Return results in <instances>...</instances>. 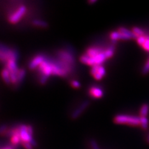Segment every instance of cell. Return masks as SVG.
I'll list each match as a JSON object with an SVG mask.
<instances>
[{
	"label": "cell",
	"instance_id": "7a4b0ae2",
	"mask_svg": "<svg viewBox=\"0 0 149 149\" xmlns=\"http://www.w3.org/2000/svg\"><path fill=\"white\" fill-rule=\"evenodd\" d=\"M21 143H31L34 147L37 146V143L33 138L34 129L31 125L20 124L18 125Z\"/></svg>",
	"mask_w": 149,
	"mask_h": 149
},
{
	"label": "cell",
	"instance_id": "8fae6325",
	"mask_svg": "<svg viewBox=\"0 0 149 149\" xmlns=\"http://www.w3.org/2000/svg\"><path fill=\"white\" fill-rule=\"evenodd\" d=\"M6 68L8 70L10 73L17 74L20 68H19L16 60H9L5 64Z\"/></svg>",
	"mask_w": 149,
	"mask_h": 149
},
{
	"label": "cell",
	"instance_id": "4fadbf2b",
	"mask_svg": "<svg viewBox=\"0 0 149 149\" xmlns=\"http://www.w3.org/2000/svg\"><path fill=\"white\" fill-rule=\"evenodd\" d=\"M110 38L113 41H116L118 40H128L130 38L122 32L118 31H113L110 34Z\"/></svg>",
	"mask_w": 149,
	"mask_h": 149
},
{
	"label": "cell",
	"instance_id": "7402d4cb",
	"mask_svg": "<svg viewBox=\"0 0 149 149\" xmlns=\"http://www.w3.org/2000/svg\"><path fill=\"white\" fill-rule=\"evenodd\" d=\"M70 85L73 88H75V89H78L81 87V83L77 80H73L70 81Z\"/></svg>",
	"mask_w": 149,
	"mask_h": 149
},
{
	"label": "cell",
	"instance_id": "e0dca14e",
	"mask_svg": "<svg viewBox=\"0 0 149 149\" xmlns=\"http://www.w3.org/2000/svg\"><path fill=\"white\" fill-rule=\"evenodd\" d=\"M119 32H122V33L127 35V36H129L130 39H133V38H137L136 36L134 35V34L133 33L132 31H130L129 30H128L127 29H126V28L125 27H120L119 30H118Z\"/></svg>",
	"mask_w": 149,
	"mask_h": 149
},
{
	"label": "cell",
	"instance_id": "4316f807",
	"mask_svg": "<svg viewBox=\"0 0 149 149\" xmlns=\"http://www.w3.org/2000/svg\"><path fill=\"white\" fill-rule=\"evenodd\" d=\"M21 144L25 149H34L33 146H32L31 143L23 142V143H21Z\"/></svg>",
	"mask_w": 149,
	"mask_h": 149
},
{
	"label": "cell",
	"instance_id": "3957f363",
	"mask_svg": "<svg viewBox=\"0 0 149 149\" xmlns=\"http://www.w3.org/2000/svg\"><path fill=\"white\" fill-rule=\"evenodd\" d=\"M106 59L107 58L104 54V50L93 57H88L85 54H83L80 57V60L81 63L90 65L92 67L95 66V65H101Z\"/></svg>",
	"mask_w": 149,
	"mask_h": 149
},
{
	"label": "cell",
	"instance_id": "9c48e42d",
	"mask_svg": "<svg viewBox=\"0 0 149 149\" xmlns=\"http://www.w3.org/2000/svg\"><path fill=\"white\" fill-rule=\"evenodd\" d=\"M90 102L88 101H85L83 102L78 108L75 109V110H74V111L72 114V118L73 119H76L80 117V116L85 111V110L88 108Z\"/></svg>",
	"mask_w": 149,
	"mask_h": 149
},
{
	"label": "cell",
	"instance_id": "ffe728a7",
	"mask_svg": "<svg viewBox=\"0 0 149 149\" xmlns=\"http://www.w3.org/2000/svg\"><path fill=\"white\" fill-rule=\"evenodd\" d=\"M141 121V125L143 129L146 130L148 129V120L147 117H141L140 118Z\"/></svg>",
	"mask_w": 149,
	"mask_h": 149
},
{
	"label": "cell",
	"instance_id": "5bb4252c",
	"mask_svg": "<svg viewBox=\"0 0 149 149\" xmlns=\"http://www.w3.org/2000/svg\"><path fill=\"white\" fill-rule=\"evenodd\" d=\"M1 76L3 80L4 81V83L6 84V85H11L10 72H9V70L6 67L4 68L1 70Z\"/></svg>",
	"mask_w": 149,
	"mask_h": 149
},
{
	"label": "cell",
	"instance_id": "484cf974",
	"mask_svg": "<svg viewBox=\"0 0 149 149\" xmlns=\"http://www.w3.org/2000/svg\"><path fill=\"white\" fill-rule=\"evenodd\" d=\"M149 72V59L147 60V62L146 63L145 65L142 69V73L143 74H147Z\"/></svg>",
	"mask_w": 149,
	"mask_h": 149
},
{
	"label": "cell",
	"instance_id": "ba28073f",
	"mask_svg": "<svg viewBox=\"0 0 149 149\" xmlns=\"http://www.w3.org/2000/svg\"><path fill=\"white\" fill-rule=\"evenodd\" d=\"M90 73L97 80H101L106 74L105 68L102 65H95L92 67Z\"/></svg>",
	"mask_w": 149,
	"mask_h": 149
},
{
	"label": "cell",
	"instance_id": "8992f818",
	"mask_svg": "<svg viewBox=\"0 0 149 149\" xmlns=\"http://www.w3.org/2000/svg\"><path fill=\"white\" fill-rule=\"evenodd\" d=\"M27 12V8L24 4H21L17 6L15 10L11 11L9 13L8 16V21L13 24H17L19 22L22 18L25 16Z\"/></svg>",
	"mask_w": 149,
	"mask_h": 149
},
{
	"label": "cell",
	"instance_id": "ac0fdd59",
	"mask_svg": "<svg viewBox=\"0 0 149 149\" xmlns=\"http://www.w3.org/2000/svg\"><path fill=\"white\" fill-rule=\"evenodd\" d=\"M148 111H149V106L147 104H143L141 108V111H140L141 117H147Z\"/></svg>",
	"mask_w": 149,
	"mask_h": 149
},
{
	"label": "cell",
	"instance_id": "83f0119b",
	"mask_svg": "<svg viewBox=\"0 0 149 149\" xmlns=\"http://www.w3.org/2000/svg\"><path fill=\"white\" fill-rule=\"evenodd\" d=\"M142 47L146 50L149 51V39H146L145 43L142 45Z\"/></svg>",
	"mask_w": 149,
	"mask_h": 149
},
{
	"label": "cell",
	"instance_id": "6da1fadb",
	"mask_svg": "<svg viewBox=\"0 0 149 149\" xmlns=\"http://www.w3.org/2000/svg\"><path fill=\"white\" fill-rule=\"evenodd\" d=\"M19 57V54L17 50L0 43V63L6 64L9 60L17 61Z\"/></svg>",
	"mask_w": 149,
	"mask_h": 149
},
{
	"label": "cell",
	"instance_id": "f546056e",
	"mask_svg": "<svg viewBox=\"0 0 149 149\" xmlns=\"http://www.w3.org/2000/svg\"><path fill=\"white\" fill-rule=\"evenodd\" d=\"M147 143L149 144V134H148V136H147Z\"/></svg>",
	"mask_w": 149,
	"mask_h": 149
},
{
	"label": "cell",
	"instance_id": "277c9868",
	"mask_svg": "<svg viewBox=\"0 0 149 149\" xmlns=\"http://www.w3.org/2000/svg\"><path fill=\"white\" fill-rule=\"evenodd\" d=\"M114 122L118 124H127L132 126H138L141 125L140 118L137 116L126 114H119L114 118Z\"/></svg>",
	"mask_w": 149,
	"mask_h": 149
},
{
	"label": "cell",
	"instance_id": "d4e9b609",
	"mask_svg": "<svg viewBox=\"0 0 149 149\" xmlns=\"http://www.w3.org/2000/svg\"><path fill=\"white\" fill-rule=\"evenodd\" d=\"M90 144L91 149H100L98 146V144H97L95 140H91Z\"/></svg>",
	"mask_w": 149,
	"mask_h": 149
},
{
	"label": "cell",
	"instance_id": "9a60e30c",
	"mask_svg": "<svg viewBox=\"0 0 149 149\" xmlns=\"http://www.w3.org/2000/svg\"><path fill=\"white\" fill-rule=\"evenodd\" d=\"M32 24L35 27H39V28H42V29H45V28L48 27L49 24L45 21H42L40 19H34L32 21Z\"/></svg>",
	"mask_w": 149,
	"mask_h": 149
},
{
	"label": "cell",
	"instance_id": "cb8c5ba5",
	"mask_svg": "<svg viewBox=\"0 0 149 149\" xmlns=\"http://www.w3.org/2000/svg\"><path fill=\"white\" fill-rule=\"evenodd\" d=\"M146 37L143 36H141V37H139L137 38V43L141 45V46H142V45L145 43V42L146 40Z\"/></svg>",
	"mask_w": 149,
	"mask_h": 149
},
{
	"label": "cell",
	"instance_id": "603a6c76",
	"mask_svg": "<svg viewBox=\"0 0 149 149\" xmlns=\"http://www.w3.org/2000/svg\"><path fill=\"white\" fill-rule=\"evenodd\" d=\"M9 127L6 125H2L0 126V135H3L5 136Z\"/></svg>",
	"mask_w": 149,
	"mask_h": 149
},
{
	"label": "cell",
	"instance_id": "2e32d148",
	"mask_svg": "<svg viewBox=\"0 0 149 149\" xmlns=\"http://www.w3.org/2000/svg\"><path fill=\"white\" fill-rule=\"evenodd\" d=\"M26 70L24 68H20L17 73V86L19 85L20 84L24 81L26 77Z\"/></svg>",
	"mask_w": 149,
	"mask_h": 149
},
{
	"label": "cell",
	"instance_id": "7c38bea8",
	"mask_svg": "<svg viewBox=\"0 0 149 149\" xmlns=\"http://www.w3.org/2000/svg\"><path fill=\"white\" fill-rule=\"evenodd\" d=\"M102 49H101L100 47H88L85 52V55H86V56H88V57H95V56L97 55V54H99L100 53L102 52Z\"/></svg>",
	"mask_w": 149,
	"mask_h": 149
},
{
	"label": "cell",
	"instance_id": "5b68a950",
	"mask_svg": "<svg viewBox=\"0 0 149 149\" xmlns=\"http://www.w3.org/2000/svg\"><path fill=\"white\" fill-rule=\"evenodd\" d=\"M56 57L60 61H62L71 66L74 67L75 65V57L73 52L70 49H60L56 52Z\"/></svg>",
	"mask_w": 149,
	"mask_h": 149
},
{
	"label": "cell",
	"instance_id": "30bf717a",
	"mask_svg": "<svg viewBox=\"0 0 149 149\" xmlns=\"http://www.w3.org/2000/svg\"><path fill=\"white\" fill-rule=\"evenodd\" d=\"M88 93L91 97L95 99L101 98L104 95V91L102 88L96 86H91L88 90Z\"/></svg>",
	"mask_w": 149,
	"mask_h": 149
},
{
	"label": "cell",
	"instance_id": "52a82bcc",
	"mask_svg": "<svg viewBox=\"0 0 149 149\" xmlns=\"http://www.w3.org/2000/svg\"><path fill=\"white\" fill-rule=\"evenodd\" d=\"M47 56L44 54H40L34 55L32 57L28 63V67L31 70H37L38 67L42 64L44 60L47 58Z\"/></svg>",
	"mask_w": 149,
	"mask_h": 149
},
{
	"label": "cell",
	"instance_id": "4dcf8cb0",
	"mask_svg": "<svg viewBox=\"0 0 149 149\" xmlns=\"http://www.w3.org/2000/svg\"><path fill=\"white\" fill-rule=\"evenodd\" d=\"M95 2H96V1H89V3H94Z\"/></svg>",
	"mask_w": 149,
	"mask_h": 149
},
{
	"label": "cell",
	"instance_id": "d6986e66",
	"mask_svg": "<svg viewBox=\"0 0 149 149\" xmlns=\"http://www.w3.org/2000/svg\"><path fill=\"white\" fill-rule=\"evenodd\" d=\"M114 53V47L113 46H111L110 47L104 50V54L107 58H109L112 57Z\"/></svg>",
	"mask_w": 149,
	"mask_h": 149
},
{
	"label": "cell",
	"instance_id": "f1b7e54d",
	"mask_svg": "<svg viewBox=\"0 0 149 149\" xmlns=\"http://www.w3.org/2000/svg\"><path fill=\"white\" fill-rule=\"evenodd\" d=\"M0 149H15L13 146H6L2 148H0Z\"/></svg>",
	"mask_w": 149,
	"mask_h": 149
},
{
	"label": "cell",
	"instance_id": "44dd1931",
	"mask_svg": "<svg viewBox=\"0 0 149 149\" xmlns=\"http://www.w3.org/2000/svg\"><path fill=\"white\" fill-rule=\"evenodd\" d=\"M132 32L134 34V35L136 36V37H141V36H143L144 32L141 29V28L137 27H135L132 29Z\"/></svg>",
	"mask_w": 149,
	"mask_h": 149
}]
</instances>
